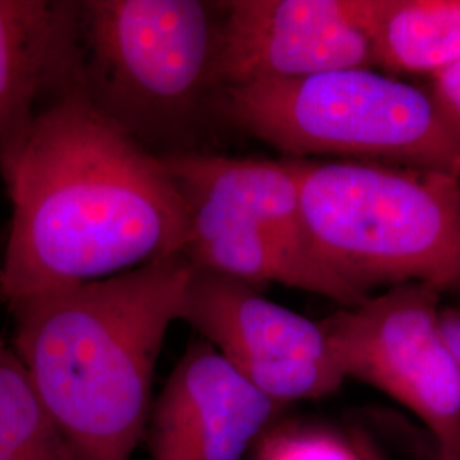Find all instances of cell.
<instances>
[{
	"instance_id": "6da1fadb",
	"label": "cell",
	"mask_w": 460,
	"mask_h": 460,
	"mask_svg": "<svg viewBox=\"0 0 460 460\" xmlns=\"http://www.w3.org/2000/svg\"><path fill=\"white\" fill-rule=\"evenodd\" d=\"M5 190L13 220L0 298L110 279L181 252L186 203L163 157L79 85L38 115Z\"/></svg>"
},
{
	"instance_id": "7a4b0ae2",
	"label": "cell",
	"mask_w": 460,
	"mask_h": 460,
	"mask_svg": "<svg viewBox=\"0 0 460 460\" xmlns=\"http://www.w3.org/2000/svg\"><path fill=\"white\" fill-rule=\"evenodd\" d=\"M182 252L7 305L13 351L85 460H130L150 414L165 332L181 321Z\"/></svg>"
},
{
	"instance_id": "3957f363",
	"label": "cell",
	"mask_w": 460,
	"mask_h": 460,
	"mask_svg": "<svg viewBox=\"0 0 460 460\" xmlns=\"http://www.w3.org/2000/svg\"><path fill=\"white\" fill-rule=\"evenodd\" d=\"M317 261L368 296L378 285L460 290V178L384 163L287 159Z\"/></svg>"
},
{
	"instance_id": "277c9868",
	"label": "cell",
	"mask_w": 460,
	"mask_h": 460,
	"mask_svg": "<svg viewBox=\"0 0 460 460\" xmlns=\"http://www.w3.org/2000/svg\"><path fill=\"white\" fill-rule=\"evenodd\" d=\"M222 21L224 2H77V84L146 147L186 152L218 106Z\"/></svg>"
},
{
	"instance_id": "5b68a950",
	"label": "cell",
	"mask_w": 460,
	"mask_h": 460,
	"mask_svg": "<svg viewBox=\"0 0 460 460\" xmlns=\"http://www.w3.org/2000/svg\"><path fill=\"white\" fill-rule=\"evenodd\" d=\"M217 113L288 155H349L460 178V137L429 93L372 68L226 87Z\"/></svg>"
},
{
	"instance_id": "8992f818",
	"label": "cell",
	"mask_w": 460,
	"mask_h": 460,
	"mask_svg": "<svg viewBox=\"0 0 460 460\" xmlns=\"http://www.w3.org/2000/svg\"><path fill=\"white\" fill-rule=\"evenodd\" d=\"M188 212L191 268L251 285L279 283L355 307L363 296L314 256L288 161L199 150L159 154Z\"/></svg>"
},
{
	"instance_id": "52a82bcc",
	"label": "cell",
	"mask_w": 460,
	"mask_h": 460,
	"mask_svg": "<svg viewBox=\"0 0 460 460\" xmlns=\"http://www.w3.org/2000/svg\"><path fill=\"white\" fill-rule=\"evenodd\" d=\"M440 292L395 285L319 321L341 376L376 387L435 437L440 460H460V376L440 329Z\"/></svg>"
},
{
	"instance_id": "ba28073f",
	"label": "cell",
	"mask_w": 460,
	"mask_h": 460,
	"mask_svg": "<svg viewBox=\"0 0 460 460\" xmlns=\"http://www.w3.org/2000/svg\"><path fill=\"white\" fill-rule=\"evenodd\" d=\"M181 321L279 406L326 397L345 382L319 321L268 300L256 285L191 268Z\"/></svg>"
},
{
	"instance_id": "9c48e42d",
	"label": "cell",
	"mask_w": 460,
	"mask_h": 460,
	"mask_svg": "<svg viewBox=\"0 0 460 460\" xmlns=\"http://www.w3.org/2000/svg\"><path fill=\"white\" fill-rule=\"evenodd\" d=\"M372 0L224 2L222 89L372 68Z\"/></svg>"
},
{
	"instance_id": "30bf717a",
	"label": "cell",
	"mask_w": 460,
	"mask_h": 460,
	"mask_svg": "<svg viewBox=\"0 0 460 460\" xmlns=\"http://www.w3.org/2000/svg\"><path fill=\"white\" fill-rule=\"evenodd\" d=\"M279 404L198 340L148 414L152 460H241Z\"/></svg>"
},
{
	"instance_id": "8fae6325",
	"label": "cell",
	"mask_w": 460,
	"mask_h": 460,
	"mask_svg": "<svg viewBox=\"0 0 460 460\" xmlns=\"http://www.w3.org/2000/svg\"><path fill=\"white\" fill-rule=\"evenodd\" d=\"M77 2L0 0V178L11 180L38 115L77 85Z\"/></svg>"
},
{
	"instance_id": "7c38bea8",
	"label": "cell",
	"mask_w": 460,
	"mask_h": 460,
	"mask_svg": "<svg viewBox=\"0 0 460 460\" xmlns=\"http://www.w3.org/2000/svg\"><path fill=\"white\" fill-rule=\"evenodd\" d=\"M376 66L437 75L460 62V0H372Z\"/></svg>"
},
{
	"instance_id": "4fadbf2b",
	"label": "cell",
	"mask_w": 460,
	"mask_h": 460,
	"mask_svg": "<svg viewBox=\"0 0 460 460\" xmlns=\"http://www.w3.org/2000/svg\"><path fill=\"white\" fill-rule=\"evenodd\" d=\"M0 460H85L45 410L16 353L2 340Z\"/></svg>"
},
{
	"instance_id": "5bb4252c",
	"label": "cell",
	"mask_w": 460,
	"mask_h": 460,
	"mask_svg": "<svg viewBox=\"0 0 460 460\" xmlns=\"http://www.w3.org/2000/svg\"><path fill=\"white\" fill-rule=\"evenodd\" d=\"M258 460H367L343 435L319 427H283L261 440Z\"/></svg>"
},
{
	"instance_id": "9a60e30c",
	"label": "cell",
	"mask_w": 460,
	"mask_h": 460,
	"mask_svg": "<svg viewBox=\"0 0 460 460\" xmlns=\"http://www.w3.org/2000/svg\"><path fill=\"white\" fill-rule=\"evenodd\" d=\"M428 93L445 123L460 137V62L433 75Z\"/></svg>"
},
{
	"instance_id": "2e32d148",
	"label": "cell",
	"mask_w": 460,
	"mask_h": 460,
	"mask_svg": "<svg viewBox=\"0 0 460 460\" xmlns=\"http://www.w3.org/2000/svg\"><path fill=\"white\" fill-rule=\"evenodd\" d=\"M440 329L460 376V309H440Z\"/></svg>"
}]
</instances>
